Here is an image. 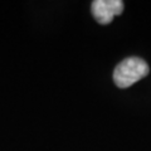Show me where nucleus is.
I'll use <instances>...</instances> for the list:
<instances>
[{"label":"nucleus","instance_id":"f257e3e1","mask_svg":"<svg viewBox=\"0 0 151 151\" xmlns=\"http://www.w3.org/2000/svg\"><path fill=\"white\" fill-rule=\"evenodd\" d=\"M149 65L139 57H130L117 64L113 72V82L119 88H129L149 74Z\"/></svg>","mask_w":151,"mask_h":151},{"label":"nucleus","instance_id":"f03ea898","mask_svg":"<svg viewBox=\"0 0 151 151\" xmlns=\"http://www.w3.org/2000/svg\"><path fill=\"white\" fill-rule=\"evenodd\" d=\"M92 14L100 24H110L116 15L124 12V1L121 0H94L92 3Z\"/></svg>","mask_w":151,"mask_h":151}]
</instances>
